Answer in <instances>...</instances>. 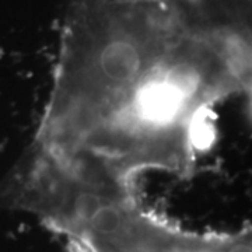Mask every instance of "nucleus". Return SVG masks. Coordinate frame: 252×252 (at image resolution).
I'll list each match as a JSON object with an SVG mask.
<instances>
[{"label": "nucleus", "instance_id": "obj_1", "mask_svg": "<svg viewBox=\"0 0 252 252\" xmlns=\"http://www.w3.org/2000/svg\"><path fill=\"white\" fill-rule=\"evenodd\" d=\"M252 0H79L32 147L109 180L189 175L207 112L250 95Z\"/></svg>", "mask_w": 252, "mask_h": 252}, {"label": "nucleus", "instance_id": "obj_2", "mask_svg": "<svg viewBox=\"0 0 252 252\" xmlns=\"http://www.w3.org/2000/svg\"><path fill=\"white\" fill-rule=\"evenodd\" d=\"M26 210L80 252H252V233H198L160 219L135 188L69 167H48L28 189Z\"/></svg>", "mask_w": 252, "mask_h": 252}]
</instances>
